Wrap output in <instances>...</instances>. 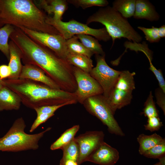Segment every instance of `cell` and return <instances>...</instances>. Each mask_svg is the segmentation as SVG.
<instances>
[{"label": "cell", "instance_id": "10", "mask_svg": "<svg viewBox=\"0 0 165 165\" xmlns=\"http://www.w3.org/2000/svg\"><path fill=\"white\" fill-rule=\"evenodd\" d=\"M73 74L77 84L75 93L78 102L83 104L87 98L103 94L102 88L97 81L89 73L73 66Z\"/></svg>", "mask_w": 165, "mask_h": 165}, {"label": "cell", "instance_id": "28", "mask_svg": "<svg viewBox=\"0 0 165 165\" xmlns=\"http://www.w3.org/2000/svg\"><path fill=\"white\" fill-rule=\"evenodd\" d=\"M67 1L76 7H80L83 9L94 6L105 7L109 4L107 0H67Z\"/></svg>", "mask_w": 165, "mask_h": 165}, {"label": "cell", "instance_id": "14", "mask_svg": "<svg viewBox=\"0 0 165 165\" xmlns=\"http://www.w3.org/2000/svg\"><path fill=\"white\" fill-rule=\"evenodd\" d=\"M39 8L43 9L48 14L53 13V18L61 20L62 17L68 8V3L65 0H40L34 1Z\"/></svg>", "mask_w": 165, "mask_h": 165}, {"label": "cell", "instance_id": "26", "mask_svg": "<svg viewBox=\"0 0 165 165\" xmlns=\"http://www.w3.org/2000/svg\"><path fill=\"white\" fill-rule=\"evenodd\" d=\"M15 27L6 24L0 28V50L8 59L9 58V51L8 40L14 30Z\"/></svg>", "mask_w": 165, "mask_h": 165}, {"label": "cell", "instance_id": "1", "mask_svg": "<svg viewBox=\"0 0 165 165\" xmlns=\"http://www.w3.org/2000/svg\"><path fill=\"white\" fill-rule=\"evenodd\" d=\"M9 38L20 50L24 65H33L41 69L61 90L70 93L75 92L77 84L73 66L66 60L35 42L17 27H15Z\"/></svg>", "mask_w": 165, "mask_h": 165}, {"label": "cell", "instance_id": "31", "mask_svg": "<svg viewBox=\"0 0 165 165\" xmlns=\"http://www.w3.org/2000/svg\"><path fill=\"white\" fill-rule=\"evenodd\" d=\"M143 113L148 118L153 116H159L157 110L153 99L152 92L150 91L149 95L144 105Z\"/></svg>", "mask_w": 165, "mask_h": 165}, {"label": "cell", "instance_id": "42", "mask_svg": "<svg viewBox=\"0 0 165 165\" xmlns=\"http://www.w3.org/2000/svg\"><path fill=\"white\" fill-rule=\"evenodd\" d=\"M153 165H163L159 161L158 163H155Z\"/></svg>", "mask_w": 165, "mask_h": 165}, {"label": "cell", "instance_id": "3", "mask_svg": "<svg viewBox=\"0 0 165 165\" xmlns=\"http://www.w3.org/2000/svg\"><path fill=\"white\" fill-rule=\"evenodd\" d=\"M47 16L34 1L0 0V20L3 25L23 26L38 31L60 34L54 28L46 23Z\"/></svg>", "mask_w": 165, "mask_h": 165}, {"label": "cell", "instance_id": "40", "mask_svg": "<svg viewBox=\"0 0 165 165\" xmlns=\"http://www.w3.org/2000/svg\"><path fill=\"white\" fill-rule=\"evenodd\" d=\"M64 165H78L77 162L72 160H68L64 163Z\"/></svg>", "mask_w": 165, "mask_h": 165}, {"label": "cell", "instance_id": "41", "mask_svg": "<svg viewBox=\"0 0 165 165\" xmlns=\"http://www.w3.org/2000/svg\"><path fill=\"white\" fill-rule=\"evenodd\" d=\"M4 86L3 83V80L0 79V90Z\"/></svg>", "mask_w": 165, "mask_h": 165}, {"label": "cell", "instance_id": "13", "mask_svg": "<svg viewBox=\"0 0 165 165\" xmlns=\"http://www.w3.org/2000/svg\"><path fill=\"white\" fill-rule=\"evenodd\" d=\"M19 79H29L41 83L53 89H61L58 85L42 70L33 65H23Z\"/></svg>", "mask_w": 165, "mask_h": 165}, {"label": "cell", "instance_id": "4", "mask_svg": "<svg viewBox=\"0 0 165 165\" xmlns=\"http://www.w3.org/2000/svg\"><path fill=\"white\" fill-rule=\"evenodd\" d=\"M93 22L100 23L105 26L112 40V47L116 39L123 38L137 43L142 40V37L130 25L127 19L110 6L99 8L88 18L86 24L88 25Z\"/></svg>", "mask_w": 165, "mask_h": 165}, {"label": "cell", "instance_id": "43", "mask_svg": "<svg viewBox=\"0 0 165 165\" xmlns=\"http://www.w3.org/2000/svg\"><path fill=\"white\" fill-rule=\"evenodd\" d=\"M3 25L1 23L0 20V27H1Z\"/></svg>", "mask_w": 165, "mask_h": 165}, {"label": "cell", "instance_id": "15", "mask_svg": "<svg viewBox=\"0 0 165 165\" xmlns=\"http://www.w3.org/2000/svg\"><path fill=\"white\" fill-rule=\"evenodd\" d=\"M132 91L124 90L114 87L108 97L106 99L108 105L115 113L120 109L129 104L132 98Z\"/></svg>", "mask_w": 165, "mask_h": 165}, {"label": "cell", "instance_id": "35", "mask_svg": "<svg viewBox=\"0 0 165 165\" xmlns=\"http://www.w3.org/2000/svg\"><path fill=\"white\" fill-rule=\"evenodd\" d=\"M68 105L64 104L60 105H47L38 108L34 109L37 114L42 113L47 114H54V113L59 108Z\"/></svg>", "mask_w": 165, "mask_h": 165}, {"label": "cell", "instance_id": "21", "mask_svg": "<svg viewBox=\"0 0 165 165\" xmlns=\"http://www.w3.org/2000/svg\"><path fill=\"white\" fill-rule=\"evenodd\" d=\"M136 0H116L112 2V7L127 19L133 16Z\"/></svg>", "mask_w": 165, "mask_h": 165}, {"label": "cell", "instance_id": "16", "mask_svg": "<svg viewBox=\"0 0 165 165\" xmlns=\"http://www.w3.org/2000/svg\"><path fill=\"white\" fill-rule=\"evenodd\" d=\"M133 17L137 19H145L150 21H157L160 16L154 6L147 0H136Z\"/></svg>", "mask_w": 165, "mask_h": 165}, {"label": "cell", "instance_id": "20", "mask_svg": "<svg viewBox=\"0 0 165 165\" xmlns=\"http://www.w3.org/2000/svg\"><path fill=\"white\" fill-rule=\"evenodd\" d=\"M164 139L156 133L149 135L140 134L137 138L139 145V153L143 155L145 152L162 142Z\"/></svg>", "mask_w": 165, "mask_h": 165}, {"label": "cell", "instance_id": "36", "mask_svg": "<svg viewBox=\"0 0 165 165\" xmlns=\"http://www.w3.org/2000/svg\"><path fill=\"white\" fill-rule=\"evenodd\" d=\"M36 119L32 124L29 131L31 133L34 131L39 125L45 122L54 114H47L42 113L38 114Z\"/></svg>", "mask_w": 165, "mask_h": 165}, {"label": "cell", "instance_id": "11", "mask_svg": "<svg viewBox=\"0 0 165 165\" xmlns=\"http://www.w3.org/2000/svg\"><path fill=\"white\" fill-rule=\"evenodd\" d=\"M104 134L102 131H87L75 137L79 148V156L77 161L80 165L86 160L95 149L104 141Z\"/></svg>", "mask_w": 165, "mask_h": 165}, {"label": "cell", "instance_id": "12", "mask_svg": "<svg viewBox=\"0 0 165 165\" xmlns=\"http://www.w3.org/2000/svg\"><path fill=\"white\" fill-rule=\"evenodd\" d=\"M119 157L118 151L103 141L90 154L86 161L100 165H114Z\"/></svg>", "mask_w": 165, "mask_h": 165}, {"label": "cell", "instance_id": "37", "mask_svg": "<svg viewBox=\"0 0 165 165\" xmlns=\"http://www.w3.org/2000/svg\"><path fill=\"white\" fill-rule=\"evenodd\" d=\"M162 90L159 88L155 90V95L156 103L163 110L165 114V94Z\"/></svg>", "mask_w": 165, "mask_h": 165}, {"label": "cell", "instance_id": "39", "mask_svg": "<svg viewBox=\"0 0 165 165\" xmlns=\"http://www.w3.org/2000/svg\"><path fill=\"white\" fill-rule=\"evenodd\" d=\"M158 31L159 35L161 38L165 37V25H164L158 28Z\"/></svg>", "mask_w": 165, "mask_h": 165}, {"label": "cell", "instance_id": "23", "mask_svg": "<svg viewBox=\"0 0 165 165\" xmlns=\"http://www.w3.org/2000/svg\"><path fill=\"white\" fill-rule=\"evenodd\" d=\"M79 128V125H76L67 130L51 145L50 149L52 150L61 149L74 139Z\"/></svg>", "mask_w": 165, "mask_h": 165}, {"label": "cell", "instance_id": "19", "mask_svg": "<svg viewBox=\"0 0 165 165\" xmlns=\"http://www.w3.org/2000/svg\"><path fill=\"white\" fill-rule=\"evenodd\" d=\"M66 60L71 65L89 73L94 67L92 59L85 55L68 52Z\"/></svg>", "mask_w": 165, "mask_h": 165}, {"label": "cell", "instance_id": "34", "mask_svg": "<svg viewBox=\"0 0 165 165\" xmlns=\"http://www.w3.org/2000/svg\"><path fill=\"white\" fill-rule=\"evenodd\" d=\"M150 66L149 69L151 70L155 75L157 80L160 88L165 93V81L164 79L162 71L160 69H157L153 65L152 62H149Z\"/></svg>", "mask_w": 165, "mask_h": 165}, {"label": "cell", "instance_id": "7", "mask_svg": "<svg viewBox=\"0 0 165 165\" xmlns=\"http://www.w3.org/2000/svg\"><path fill=\"white\" fill-rule=\"evenodd\" d=\"M86 110L98 119L108 128L109 132L117 135H125L114 117L112 111L103 94L90 97L83 104Z\"/></svg>", "mask_w": 165, "mask_h": 165}, {"label": "cell", "instance_id": "25", "mask_svg": "<svg viewBox=\"0 0 165 165\" xmlns=\"http://www.w3.org/2000/svg\"><path fill=\"white\" fill-rule=\"evenodd\" d=\"M75 138L61 149L63 151V155L59 165H64L65 162L68 160H73L77 163L79 151L78 145Z\"/></svg>", "mask_w": 165, "mask_h": 165}, {"label": "cell", "instance_id": "5", "mask_svg": "<svg viewBox=\"0 0 165 165\" xmlns=\"http://www.w3.org/2000/svg\"><path fill=\"white\" fill-rule=\"evenodd\" d=\"M26 127L22 117L16 119L6 134L0 138V151L18 152L36 150L39 147V141L51 129L49 127L38 133L29 134L24 131Z\"/></svg>", "mask_w": 165, "mask_h": 165}, {"label": "cell", "instance_id": "30", "mask_svg": "<svg viewBox=\"0 0 165 165\" xmlns=\"http://www.w3.org/2000/svg\"><path fill=\"white\" fill-rule=\"evenodd\" d=\"M165 139L145 152L143 155L146 157L159 159L165 156Z\"/></svg>", "mask_w": 165, "mask_h": 165}, {"label": "cell", "instance_id": "2", "mask_svg": "<svg viewBox=\"0 0 165 165\" xmlns=\"http://www.w3.org/2000/svg\"><path fill=\"white\" fill-rule=\"evenodd\" d=\"M3 83L20 97L24 106L34 110L43 106L64 104L69 105L78 102L75 93L53 89L29 79H5Z\"/></svg>", "mask_w": 165, "mask_h": 165}, {"label": "cell", "instance_id": "22", "mask_svg": "<svg viewBox=\"0 0 165 165\" xmlns=\"http://www.w3.org/2000/svg\"><path fill=\"white\" fill-rule=\"evenodd\" d=\"M135 75V72H130L128 70L121 71L114 87L133 91L135 88L134 77Z\"/></svg>", "mask_w": 165, "mask_h": 165}, {"label": "cell", "instance_id": "17", "mask_svg": "<svg viewBox=\"0 0 165 165\" xmlns=\"http://www.w3.org/2000/svg\"><path fill=\"white\" fill-rule=\"evenodd\" d=\"M21 101L20 97L7 87L0 90V111L18 110Z\"/></svg>", "mask_w": 165, "mask_h": 165}, {"label": "cell", "instance_id": "6", "mask_svg": "<svg viewBox=\"0 0 165 165\" xmlns=\"http://www.w3.org/2000/svg\"><path fill=\"white\" fill-rule=\"evenodd\" d=\"M46 22L56 29L66 40L78 35L93 36L98 40L105 42L111 38L105 27L97 29L92 28L86 24L74 19L64 22L61 20H55L52 17L47 16Z\"/></svg>", "mask_w": 165, "mask_h": 165}, {"label": "cell", "instance_id": "24", "mask_svg": "<svg viewBox=\"0 0 165 165\" xmlns=\"http://www.w3.org/2000/svg\"><path fill=\"white\" fill-rule=\"evenodd\" d=\"M75 35L83 45L94 54L105 55L101 45L99 43L98 40L96 38L87 35Z\"/></svg>", "mask_w": 165, "mask_h": 165}, {"label": "cell", "instance_id": "9", "mask_svg": "<svg viewBox=\"0 0 165 165\" xmlns=\"http://www.w3.org/2000/svg\"><path fill=\"white\" fill-rule=\"evenodd\" d=\"M20 28L36 43L49 48L60 57L66 60L68 53L66 40L60 34H52L28 29L23 26Z\"/></svg>", "mask_w": 165, "mask_h": 165}, {"label": "cell", "instance_id": "8", "mask_svg": "<svg viewBox=\"0 0 165 165\" xmlns=\"http://www.w3.org/2000/svg\"><path fill=\"white\" fill-rule=\"evenodd\" d=\"M105 55H95L96 65L90 73L102 88L104 97L107 99L116 84L120 71L110 67L106 63Z\"/></svg>", "mask_w": 165, "mask_h": 165}, {"label": "cell", "instance_id": "32", "mask_svg": "<svg viewBox=\"0 0 165 165\" xmlns=\"http://www.w3.org/2000/svg\"><path fill=\"white\" fill-rule=\"evenodd\" d=\"M138 28L143 32L146 39L150 43L158 42L160 40L161 38L159 35L158 28L154 26L150 28L139 26Z\"/></svg>", "mask_w": 165, "mask_h": 165}, {"label": "cell", "instance_id": "18", "mask_svg": "<svg viewBox=\"0 0 165 165\" xmlns=\"http://www.w3.org/2000/svg\"><path fill=\"white\" fill-rule=\"evenodd\" d=\"M9 62L8 66L11 71V74L8 79L14 80L19 78L23 66L21 54L20 50L11 40L9 43Z\"/></svg>", "mask_w": 165, "mask_h": 165}, {"label": "cell", "instance_id": "29", "mask_svg": "<svg viewBox=\"0 0 165 165\" xmlns=\"http://www.w3.org/2000/svg\"><path fill=\"white\" fill-rule=\"evenodd\" d=\"M124 45L126 49H129L136 52L138 51L142 52L146 56L149 62L152 61V52L148 48V45L144 41L142 44H141L127 41L124 42Z\"/></svg>", "mask_w": 165, "mask_h": 165}, {"label": "cell", "instance_id": "38", "mask_svg": "<svg viewBox=\"0 0 165 165\" xmlns=\"http://www.w3.org/2000/svg\"><path fill=\"white\" fill-rule=\"evenodd\" d=\"M11 74V71L8 65H2L0 66V79L8 78Z\"/></svg>", "mask_w": 165, "mask_h": 165}, {"label": "cell", "instance_id": "33", "mask_svg": "<svg viewBox=\"0 0 165 165\" xmlns=\"http://www.w3.org/2000/svg\"><path fill=\"white\" fill-rule=\"evenodd\" d=\"M148 118L147 123L144 125L146 130L151 132L158 131L163 125L159 116L151 117Z\"/></svg>", "mask_w": 165, "mask_h": 165}, {"label": "cell", "instance_id": "27", "mask_svg": "<svg viewBox=\"0 0 165 165\" xmlns=\"http://www.w3.org/2000/svg\"><path fill=\"white\" fill-rule=\"evenodd\" d=\"M79 40L76 35L66 40V45L68 52L85 55L91 58L94 54L87 49Z\"/></svg>", "mask_w": 165, "mask_h": 165}]
</instances>
